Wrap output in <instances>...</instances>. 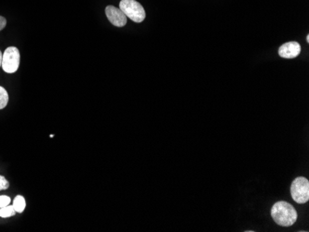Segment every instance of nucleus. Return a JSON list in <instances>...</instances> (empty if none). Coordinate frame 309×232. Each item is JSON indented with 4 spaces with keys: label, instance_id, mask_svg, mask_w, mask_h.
<instances>
[{
    "label": "nucleus",
    "instance_id": "nucleus-1",
    "mask_svg": "<svg viewBox=\"0 0 309 232\" xmlns=\"http://www.w3.org/2000/svg\"><path fill=\"white\" fill-rule=\"evenodd\" d=\"M271 216L279 226H291L297 220V212L291 203L280 201L272 206Z\"/></svg>",
    "mask_w": 309,
    "mask_h": 232
},
{
    "label": "nucleus",
    "instance_id": "nucleus-2",
    "mask_svg": "<svg viewBox=\"0 0 309 232\" xmlns=\"http://www.w3.org/2000/svg\"><path fill=\"white\" fill-rule=\"evenodd\" d=\"M120 9L126 17L130 18L136 24H140L146 19L145 9L135 0H122L120 2Z\"/></svg>",
    "mask_w": 309,
    "mask_h": 232
},
{
    "label": "nucleus",
    "instance_id": "nucleus-3",
    "mask_svg": "<svg viewBox=\"0 0 309 232\" xmlns=\"http://www.w3.org/2000/svg\"><path fill=\"white\" fill-rule=\"evenodd\" d=\"M291 195L297 203H306L309 200V181L303 177H299L292 181Z\"/></svg>",
    "mask_w": 309,
    "mask_h": 232
},
{
    "label": "nucleus",
    "instance_id": "nucleus-4",
    "mask_svg": "<svg viewBox=\"0 0 309 232\" xmlns=\"http://www.w3.org/2000/svg\"><path fill=\"white\" fill-rule=\"evenodd\" d=\"M21 55L17 47H10L3 53L1 68L7 73H14L20 67Z\"/></svg>",
    "mask_w": 309,
    "mask_h": 232
},
{
    "label": "nucleus",
    "instance_id": "nucleus-5",
    "mask_svg": "<svg viewBox=\"0 0 309 232\" xmlns=\"http://www.w3.org/2000/svg\"><path fill=\"white\" fill-rule=\"evenodd\" d=\"M106 15L109 21L114 26L123 27L127 24V17L123 11L114 6H108L106 8Z\"/></svg>",
    "mask_w": 309,
    "mask_h": 232
},
{
    "label": "nucleus",
    "instance_id": "nucleus-6",
    "mask_svg": "<svg viewBox=\"0 0 309 232\" xmlns=\"http://www.w3.org/2000/svg\"><path fill=\"white\" fill-rule=\"evenodd\" d=\"M301 53V46L297 42H288L279 48L280 57L287 59L295 58Z\"/></svg>",
    "mask_w": 309,
    "mask_h": 232
},
{
    "label": "nucleus",
    "instance_id": "nucleus-7",
    "mask_svg": "<svg viewBox=\"0 0 309 232\" xmlns=\"http://www.w3.org/2000/svg\"><path fill=\"white\" fill-rule=\"evenodd\" d=\"M13 207L15 209L16 213H23L26 207V202L24 196L17 195L13 200Z\"/></svg>",
    "mask_w": 309,
    "mask_h": 232
},
{
    "label": "nucleus",
    "instance_id": "nucleus-8",
    "mask_svg": "<svg viewBox=\"0 0 309 232\" xmlns=\"http://www.w3.org/2000/svg\"><path fill=\"white\" fill-rule=\"evenodd\" d=\"M16 211L13 207V205H7L5 207L0 208V216L3 218H8V217H12L13 215H15Z\"/></svg>",
    "mask_w": 309,
    "mask_h": 232
},
{
    "label": "nucleus",
    "instance_id": "nucleus-9",
    "mask_svg": "<svg viewBox=\"0 0 309 232\" xmlns=\"http://www.w3.org/2000/svg\"><path fill=\"white\" fill-rule=\"evenodd\" d=\"M9 103V94L6 89L0 86V109H3Z\"/></svg>",
    "mask_w": 309,
    "mask_h": 232
},
{
    "label": "nucleus",
    "instance_id": "nucleus-10",
    "mask_svg": "<svg viewBox=\"0 0 309 232\" xmlns=\"http://www.w3.org/2000/svg\"><path fill=\"white\" fill-rule=\"evenodd\" d=\"M12 202V199L7 196V195H1L0 196V208L5 207L7 205H9Z\"/></svg>",
    "mask_w": 309,
    "mask_h": 232
},
{
    "label": "nucleus",
    "instance_id": "nucleus-11",
    "mask_svg": "<svg viewBox=\"0 0 309 232\" xmlns=\"http://www.w3.org/2000/svg\"><path fill=\"white\" fill-rule=\"evenodd\" d=\"M10 187V183L4 176H0V191H5Z\"/></svg>",
    "mask_w": 309,
    "mask_h": 232
},
{
    "label": "nucleus",
    "instance_id": "nucleus-12",
    "mask_svg": "<svg viewBox=\"0 0 309 232\" xmlns=\"http://www.w3.org/2000/svg\"><path fill=\"white\" fill-rule=\"evenodd\" d=\"M7 20L4 17L0 16V31L4 29L6 27Z\"/></svg>",
    "mask_w": 309,
    "mask_h": 232
},
{
    "label": "nucleus",
    "instance_id": "nucleus-13",
    "mask_svg": "<svg viewBox=\"0 0 309 232\" xmlns=\"http://www.w3.org/2000/svg\"><path fill=\"white\" fill-rule=\"evenodd\" d=\"M2 57H3V53L0 51V68H1V66H2Z\"/></svg>",
    "mask_w": 309,
    "mask_h": 232
},
{
    "label": "nucleus",
    "instance_id": "nucleus-14",
    "mask_svg": "<svg viewBox=\"0 0 309 232\" xmlns=\"http://www.w3.org/2000/svg\"><path fill=\"white\" fill-rule=\"evenodd\" d=\"M306 41H307V42H309V35H307V36H306Z\"/></svg>",
    "mask_w": 309,
    "mask_h": 232
}]
</instances>
